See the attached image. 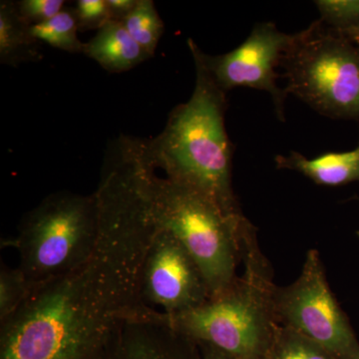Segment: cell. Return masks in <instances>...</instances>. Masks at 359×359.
Listing matches in <instances>:
<instances>
[{
    "label": "cell",
    "mask_w": 359,
    "mask_h": 359,
    "mask_svg": "<svg viewBox=\"0 0 359 359\" xmlns=\"http://www.w3.org/2000/svg\"><path fill=\"white\" fill-rule=\"evenodd\" d=\"M111 20L123 21L136 6L137 0H106Z\"/></svg>",
    "instance_id": "21"
},
{
    "label": "cell",
    "mask_w": 359,
    "mask_h": 359,
    "mask_svg": "<svg viewBox=\"0 0 359 359\" xmlns=\"http://www.w3.org/2000/svg\"><path fill=\"white\" fill-rule=\"evenodd\" d=\"M358 237H359V231H358Z\"/></svg>",
    "instance_id": "25"
},
{
    "label": "cell",
    "mask_w": 359,
    "mask_h": 359,
    "mask_svg": "<svg viewBox=\"0 0 359 359\" xmlns=\"http://www.w3.org/2000/svg\"><path fill=\"white\" fill-rule=\"evenodd\" d=\"M121 22L132 39L147 52L149 56L154 55L165 29L164 22L154 2L137 0L136 6Z\"/></svg>",
    "instance_id": "14"
},
{
    "label": "cell",
    "mask_w": 359,
    "mask_h": 359,
    "mask_svg": "<svg viewBox=\"0 0 359 359\" xmlns=\"http://www.w3.org/2000/svg\"><path fill=\"white\" fill-rule=\"evenodd\" d=\"M353 40H354V41H355V42H356V43H358V47H359V37H358V39H353Z\"/></svg>",
    "instance_id": "24"
},
{
    "label": "cell",
    "mask_w": 359,
    "mask_h": 359,
    "mask_svg": "<svg viewBox=\"0 0 359 359\" xmlns=\"http://www.w3.org/2000/svg\"><path fill=\"white\" fill-rule=\"evenodd\" d=\"M346 35L351 39H358V37H359V25L358 27H355L354 29L351 30V32L346 33Z\"/></svg>",
    "instance_id": "23"
},
{
    "label": "cell",
    "mask_w": 359,
    "mask_h": 359,
    "mask_svg": "<svg viewBox=\"0 0 359 359\" xmlns=\"http://www.w3.org/2000/svg\"><path fill=\"white\" fill-rule=\"evenodd\" d=\"M105 359H202L199 346L175 330L164 314L146 309L122 321Z\"/></svg>",
    "instance_id": "10"
},
{
    "label": "cell",
    "mask_w": 359,
    "mask_h": 359,
    "mask_svg": "<svg viewBox=\"0 0 359 359\" xmlns=\"http://www.w3.org/2000/svg\"><path fill=\"white\" fill-rule=\"evenodd\" d=\"M242 259L244 273L224 294L186 313L163 314L175 330L196 344H208L237 359H266L278 327L276 285L254 226L243 236Z\"/></svg>",
    "instance_id": "3"
},
{
    "label": "cell",
    "mask_w": 359,
    "mask_h": 359,
    "mask_svg": "<svg viewBox=\"0 0 359 359\" xmlns=\"http://www.w3.org/2000/svg\"><path fill=\"white\" fill-rule=\"evenodd\" d=\"M82 53L109 72H124L150 58L121 21L109 20L93 39L84 43Z\"/></svg>",
    "instance_id": "12"
},
{
    "label": "cell",
    "mask_w": 359,
    "mask_h": 359,
    "mask_svg": "<svg viewBox=\"0 0 359 359\" xmlns=\"http://www.w3.org/2000/svg\"><path fill=\"white\" fill-rule=\"evenodd\" d=\"M144 194L156 228L178 238L199 264L211 297L230 289L238 278L242 241L250 222L236 223L205 196L169 177H161L149 155L146 140L138 139Z\"/></svg>",
    "instance_id": "4"
},
{
    "label": "cell",
    "mask_w": 359,
    "mask_h": 359,
    "mask_svg": "<svg viewBox=\"0 0 359 359\" xmlns=\"http://www.w3.org/2000/svg\"><path fill=\"white\" fill-rule=\"evenodd\" d=\"M34 285L18 268L2 264L0 269V323L25 304Z\"/></svg>",
    "instance_id": "17"
},
{
    "label": "cell",
    "mask_w": 359,
    "mask_h": 359,
    "mask_svg": "<svg viewBox=\"0 0 359 359\" xmlns=\"http://www.w3.org/2000/svg\"><path fill=\"white\" fill-rule=\"evenodd\" d=\"M280 66L287 94L327 117L359 119V47L354 40L314 21L294 34Z\"/></svg>",
    "instance_id": "6"
},
{
    "label": "cell",
    "mask_w": 359,
    "mask_h": 359,
    "mask_svg": "<svg viewBox=\"0 0 359 359\" xmlns=\"http://www.w3.org/2000/svg\"><path fill=\"white\" fill-rule=\"evenodd\" d=\"M96 194L100 230L93 254L34 285L0 323V359H105L122 321L147 309L139 280L154 224L136 194L110 185Z\"/></svg>",
    "instance_id": "1"
},
{
    "label": "cell",
    "mask_w": 359,
    "mask_h": 359,
    "mask_svg": "<svg viewBox=\"0 0 359 359\" xmlns=\"http://www.w3.org/2000/svg\"><path fill=\"white\" fill-rule=\"evenodd\" d=\"M266 359H337L320 344L292 328L278 325Z\"/></svg>",
    "instance_id": "16"
},
{
    "label": "cell",
    "mask_w": 359,
    "mask_h": 359,
    "mask_svg": "<svg viewBox=\"0 0 359 359\" xmlns=\"http://www.w3.org/2000/svg\"><path fill=\"white\" fill-rule=\"evenodd\" d=\"M197 344L199 346L201 358L202 359H237L223 353V351H219V349L215 348V347L208 346V344Z\"/></svg>",
    "instance_id": "22"
},
{
    "label": "cell",
    "mask_w": 359,
    "mask_h": 359,
    "mask_svg": "<svg viewBox=\"0 0 359 359\" xmlns=\"http://www.w3.org/2000/svg\"><path fill=\"white\" fill-rule=\"evenodd\" d=\"M74 11L79 30H99L111 20L106 0H79Z\"/></svg>",
    "instance_id": "20"
},
{
    "label": "cell",
    "mask_w": 359,
    "mask_h": 359,
    "mask_svg": "<svg viewBox=\"0 0 359 359\" xmlns=\"http://www.w3.org/2000/svg\"><path fill=\"white\" fill-rule=\"evenodd\" d=\"M294 34L280 32L271 22L257 23L249 37L235 50L211 56L203 52L208 69L224 91L249 87L266 91L273 99L276 116L285 121L287 91L278 85L276 67Z\"/></svg>",
    "instance_id": "9"
},
{
    "label": "cell",
    "mask_w": 359,
    "mask_h": 359,
    "mask_svg": "<svg viewBox=\"0 0 359 359\" xmlns=\"http://www.w3.org/2000/svg\"><path fill=\"white\" fill-rule=\"evenodd\" d=\"M139 297L145 308L174 316L202 306L211 294L188 250L169 231L155 226L142 266Z\"/></svg>",
    "instance_id": "8"
},
{
    "label": "cell",
    "mask_w": 359,
    "mask_h": 359,
    "mask_svg": "<svg viewBox=\"0 0 359 359\" xmlns=\"http://www.w3.org/2000/svg\"><path fill=\"white\" fill-rule=\"evenodd\" d=\"M188 46L196 67L192 96L172 111L162 133L146 140L148 153L165 176L203 194L236 223H247L231 182L226 92L215 81L197 43L190 39Z\"/></svg>",
    "instance_id": "2"
},
{
    "label": "cell",
    "mask_w": 359,
    "mask_h": 359,
    "mask_svg": "<svg viewBox=\"0 0 359 359\" xmlns=\"http://www.w3.org/2000/svg\"><path fill=\"white\" fill-rule=\"evenodd\" d=\"M100 230L96 193L52 194L28 212L9 245L18 250V268L33 285L65 275L88 261Z\"/></svg>",
    "instance_id": "5"
},
{
    "label": "cell",
    "mask_w": 359,
    "mask_h": 359,
    "mask_svg": "<svg viewBox=\"0 0 359 359\" xmlns=\"http://www.w3.org/2000/svg\"><path fill=\"white\" fill-rule=\"evenodd\" d=\"M278 169L292 170L321 186H341L359 182V146L341 153H325L308 159L301 153L276 157Z\"/></svg>",
    "instance_id": "11"
},
{
    "label": "cell",
    "mask_w": 359,
    "mask_h": 359,
    "mask_svg": "<svg viewBox=\"0 0 359 359\" xmlns=\"http://www.w3.org/2000/svg\"><path fill=\"white\" fill-rule=\"evenodd\" d=\"M22 20L30 26L41 25L51 20L65 8L63 0H22L15 2Z\"/></svg>",
    "instance_id": "19"
},
{
    "label": "cell",
    "mask_w": 359,
    "mask_h": 359,
    "mask_svg": "<svg viewBox=\"0 0 359 359\" xmlns=\"http://www.w3.org/2000/svg\"><path fill=\"white\" fill-rule=\"evenodd\" d=\"M39 40L34 39L30 25L16 9L15 2L0 4V62L16 67L25 62L41 60Z\"/></svg>",
    "instance_id": "13"
},
{
    "label": "cell",
    "mask_w": 359,
    "mask_h": 359,
    "mask_svg": "<svg viewBox=\"0 0 359 359\" xmlns=\"http://www.w3.org/2000/svg\"><path fill=\"white\" fill-rule=\"evenodd\" d=\"M78 30L74 9L65 7L46 22L30 26L34 39L70 53L83 52L84 43L78 39Z\"/></svg>",
    "instance_id": "15"
},
{
    "label": "cell",
    "mask_w": 359,
    "mask_h": 359,
    "mask_svg": "<svg viewBox=\"0 0 359 359\" xmlns=\"http://www.w3.org/2000/svg\"><path fill=\"white\" fill-rule=\"evenodd\" d=\"M320 20L332 29L346 33L359 25V0H318Z\"/></svg>",
    "instance_id": "18"
},
{
    "label": "cell",
    "mask_w": 359,
    "mask_h": 359,
    "mask_svg": "<svg viewBox=\"0 0 359 359\" xmlns=\"http://www.w3.org/2000/svg\"><path fill=\"white\" fill-rule=\"evenodd\" d=\"M278 325L292 328L337 359H359V342L328 285L318 250H309L301 275L292 285H276Z\"/></svg>",
    "instance_id": "7"
}]
</instances>
